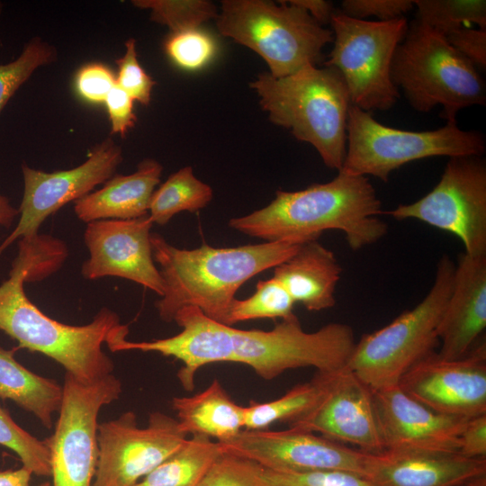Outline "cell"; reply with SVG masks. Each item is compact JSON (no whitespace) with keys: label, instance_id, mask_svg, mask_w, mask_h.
Segmentation results:
<instances>
[{"label":"cell","instance_id":"obj_23","mask_svg":"<svg viewBox=\"0 0 486 486\" xmlns=\"http://www.w3.org/2000/svg\"><path fill=\"white\" fill-rule=\"evenodd\" d=\"M163 167L155 159L141 161L130 175L113 176L97 191L74 202L76 217L86 223L100 220H131L148 215L151 196Z\"/></svg>","mask_w":486,"mask_h":486},{"label":"cell","instance_id":"obj_50","mask_svg":"<svg viewBox=\"0 0 486 486\" xmlns=\"http://www.w3.org/2000/svg\"><path fill=\"white\" fill-rule=\"evenodd\" d=\"M460 486H464V484H463V485H460Z\"/></svg>","mask_w":486,"mask_h":486},{"label":"cell","instance_id":"obj_15","mask_svg":"<svg viewBox=\"0 0 486 486\" xmlns=\"http://www.w3.org/2000/svg\"><path fill=\"white\" fill-rule=\"evenodd\" d=\"M218 443L222 453L246 458L264 468L285 472L341 471L364 477L368 454L293 428L242 429L233 437Z\"/></svg>","mask_w":486,"mask_h":486},{"label":"cell","instance_id":"obj_7","mask_svg":"<svg viewBox=\"0 0 486 486\" xmlns=\"http://www.w3.org/2000/svg\"><path fill=\"white\" fill-rule=\"evenodd\" d=\"M455 265L445 255L425 298L387 326L356 343L346 368L373 391L399 384L414 364L434 352L437 328L450 297Z\"/></svg>","mask_w":486,"mask_h":486},{"label":"cell","instance_id":"obj_24","mask_svg":"<svg viewBox=\"0 0 486 486\" xmlns=\"http://www.w3.org/2000/svg\"><path fill=\"white\" fill-rule=\"evenodd\" d=\"M342 268L334 253L318 240L302 244L287 260L274 268L273 277L287 290L294 302L319 311L336 303L335 290Z\"/></svg>","mask_w":486,"mask_h":486},{"label":"cell","instance_id":"obj_1","mask_svg":"<svg viewBox=\"0 0 486 486\" xmlns=\"http://www.w3.org/2000/svg\"><path fill=\"white\" fill-rule=\"evenodd\" d=\"M382 202L370 179L338 171L324 184L303 190L275 193L264 208L233 218L229 226L245 235L266 241L318 240L323 231L340 230L352 250L382 239L388 231L380 219Z\"/></svg>","mask_w":486,"mask_h":486},{"label":"cell","instance_id":"obj_2","mask_svg":"<svg viewBox=\"0 0 486 486\" xmlns=\"http://www.w3.org/2000/svg\"><path fill=\"white\" fill-rule=\"evenodd\" d=\"M18 247L9 276L0 284V330L15 339L20 348L51 358L83 383L112 374L114 364L103 345L126 338L128 326L106 307L81 326L65 324L43 313L24 291V283L40 262V248L24 239L19 240Z\"/></svg>","mask_w":486,"mask_h":486},{"label":"cell","instance_id":"obj_33","mask_svg":"<svg viewBox=\"0 0 486 486\" xmlns=\"http://www.w3.org/2000/svg\"><path fill=\"white\" fill-rule=\"evenodd\" d=\"M0 446L14 452L22 466L37 476H50V453L46 440L20 427L9 412L0 406Z\"/></svg>","mask_w":486,"mask_h":486},{"label":"cell","instance_id":"obj_25","mask_svg":"<svg viewBox=\"0 0 486 486\" xmlns=\"http://www.w3.org/2000/svg\"><path fill=\"white\" fill-rule=\"evenodd\" d=\"M171 406L179 428L187 436L203 435L222 442L244 428V407L230 398L217 379L193 396L174 397Z\"/></svg>","mask_w":486,"mask_h":486},{"label":"cell","instance_id":"obj_21","mask_svg":"<svg viewBox=\"0 0 486 486\" xmlns=\"http://www.w3.org/2000/svg\"><path fill=\"white\" fill-rule=\"evenodd\" d=\"M486 474V458L459 453L383 450L368 453L364 477L371 486H460Z\"/></svg>","mask_w":486,"mask_h":486},{"label":"cell","instance_id":"obj_12","mask_svg":"<svg viewBox=\"0 0 486 486\" xmlns=\"http://www.w3.org/2000/svg\"><path fill=\"white\" fill-rule=\"evenodd\" d=\"M386 214L453 233L471 256L486 255V164L482 156L450 158L437 184Z\"/></svg>","mask_w":486,"mask_h":486},{"label":"cell","instance_id":"obj_26","mask_svg":"<svg viewBox=\"0 0 486 486\" xmlns=\"http://www.w3.org/2000/svg\"><path fill=\"white\" fill-rule=\"evenodd\" d=\"M62 396L63 387L56 381L30 371L14 358V350L0 347L1 400H12L50 428Z\"/></svg>","mask_w":486,"mask_h":486},{"label":"cell","instance_id":"obj_39","mask_svg":"<svg viewBox=\"0 0 486 486\" xmlns=\"http://www.w3.org/2000/svg\"><path fill=\"white\" fill-rule=\"evenodd\" d=\"M413 8L411 0H344L339 11L355 19L374 16L377 21L385 22L404 17Z\"/></svg>","mask_w":486,"mask_h":486},{"label":"cell","instance_id":"obj_40","mask_svg":"<svg viewBox=\"0 0 486 486\" xmlns=\"http://www.w3.org/2000/svg\"><path fill=\"white\" fill-rule=\"evenodd\" d=\"M116 85V76L105 65L93 62L82 67L76 76V87L82 98L92 103L104 102Z\"/></svg>","mask_w":486,"mask_h":486},{"label":"cell","instance_id":"obj_9","mask_svg":"<svg viewBox=\"0 0 486 486\" xmlns=\"http://www.w3.org/2000/svg\"><path fill=\"white\" fill-rule=\"evenodd\" d=\"M329 24L334 44L324 66L340 72L351 104L368 112L393 107L400 92L392 80L391 66L408 31L407 19L359 20L336 10Z\"/></svg>","mask_w":486,"mask_h":486},{"label":"cell","instance_id":"obj_37","mask_svg":"<svg viewBox=\"0 0 486 486\" xmlns=\"http://www.w3.org/2000/svg\"><path fill=\"white\" fill-rule=\"evenodd\" d=\"M259 469L253 461L222 453L198 486H262Z\"/></svg>","mask_w":486,"mask_h":486},{"label":"cell","instance_id":"obj_44","mask_svg":"<svg viewBox=\"0 0 486 486\" xmlns=\"http://www.w3.org/2000/svg\"><path fill=\"white\" fill-rule=\"evenodd\" d=\"M292 4L305 10L318 23H330L336 9L331 2L323 0H289Z\"/></svg>","mask_w":486,"mask_h":486},{"label":"cell","instance_id":"obj_34","mask_svg":"<svg viewBox=\"0 0 486 486\" xmlns=\"http://www.w3.org/2000/svg\"><path fill=\"white\" fill-rule=\"evenodd\" d=\"M169 59L185 71H198L215 58L218 45L211 33L201 27L171 32L164 42Z\"/></svg>","mask_w":486,"mask_h":486},{"label":"cell","instance_id":"obj_45","mask_svg":"<svg viewBox=\"0 0 486 486\" xmlns=\"http://www.w3.org/2000/svg\"><path fill=\"white\" fill-rule=\"evenodd\" d=\"M32 472L25 467L0 472V486H31Z\"/></svg>","mask_w":486,"mask_h":486},{"label":"cell","instance_id":"obj_47","mask_svg":"<svg viewBox=\"0 0 486 486\" xmlns=\"http://www.w3.org/2000/svg\"><path fill=\"white\" fill-rule=\"evenodd\" d=\"M464 486H486V474L475 477L464 484Z\"/></svg>","mask_w":486,"mask_h":486},{"label":"cell","instance_id":"obj_35","mask_svg":"<svg viewBox=\"0 0 486 486\" xmlns=\"http://www.w3.org/2000/svg\"><path fill=\"white\" fill-rule=\"evenodd\" d=\"M57 53L53 46L40 39L31 40L20 56L0 65V113L7 102L40 67L53 62Z\"/></svg>","mask_w":486,"mask_h":486},{"label":"cell","instance_id":"obj_30","mask_svg":"<svg viewBox=\"0 0 486 486\" xmlns=\"http://www.w3.org/2000/svg\"><path fill=\"white\" fill-rule=\"evenodd\" d=\"M414 6L416 20L444 38L471 23L486 29L485 0H415Z\"/></svg>","mask_w":486,"mask_h":486},{"label":"cell","instance_id":"obj_42","mask_svg":"<svg viewBox=\"0 0 486 486\" xmlns=\"http://www.w3.org/2000/svg\"><path fill=\"white\" fill-rule=\"evenodd\" d=\"M104 102L111 122V132L124 136L130 129L134 127L137 120L133 112L134 100L115 85Z\"/></svg>","mask_w":486,"mask_h":486},{"label":"cell","instance_id":"obj_31","mask_svg":"<svg viewBox=\"0 0 486 486\" xmlns=\"http://www.w3.org/2000/svg\"><path fill=\"white\" fill-rule=\"evenodd\" d=\"M294 301L274 277L260 280L255 292L244 300L235 299L230 308L227 325L256 319L289 318L292 314Z\"/></svg>","mask_w":486,"mask_h":486},{"label":"cell","instance_id":"obj_43","mask_svg":"<svg viewBox=\"0 0 486 486\" xmlns=\"http://www.w3.org/2000/svg\"><path fill=\"white\" fill-rule=\"evenodd\" d=\"M458 453L468 458H486V414L468 419L460 436Z\"/></svg>","mask_w":486,"mask_h":486},{"label":"cell","instance_id":"obj_14","mask_svg":"<svg viewBox=\"0 0 486 486\" xmlns=\"http://www.w3.org/2000/svg\"><path fill=\"white\" fill-rule=\"evenodd\" d=\"M122 161V148L108 139L97 145L84 163L71 169L50 173L22 164L20 218L0 245V256L15 240L37 236L45 220L68 202H76L105 183Z\"/></svg>","mask_w":486,"mask_h":486},{"label":"cell","instance_id":"obj_28","mask_svg":"<svg viewBox=\"0 0 486 486\" xmlns=\"http://www.w3.org/2000/svg\"><path fill=\"white\" fill-rule=\"evenodd\" d=\"M333 374L317 373L310 381L293 386L278 399L250 401L244 407L243 429H266L275 422L289 424L302 417L324 396Z\"/></svg>","mask_w":486,"mask_h":486},{"label":"cell","instance_id":"obj_32","mask_svg":"<svg viewBox=\"0 0 486 486\" xmlns=\"http://www.w3.org/2000/svg\"><path fill=\"white\" fill-rule=\"evenodd\" d=\"M132 4L150 11V20L167 26L171 32L198 28L216 19L217 6L206 0H134Z\"/></svg>","mask_w":486,"mask_h":486},{"label":"cell","instance_id":"obj_41","mask_svg":"<svg viewBox=\"0 0 486 486\" xmlns=\"http://www.w3.org/2000/svg\"><path fill=\"white\" fill-rule=\"evenodd\" d=\"M445 39L478 70H485L486 29L463 27L448 34Z\"/></svg>","mask_w":486,"mask_h":486},{"label":"cell","instance_id":"obj_4","mask_svg":"<svg viewBox=\"0 0 486 486\" xmlns=\"http://www.w3.org/2000/svg\"><path fill=\"white\" fill-rule=\"evenodd\" d=\"M249 86L274 124L289 130L296 140L310 144L328 167L341 169L352 104L337 68L306 65L282 77L265 72Z\"/></svg>","mask_w":486,"mask_h":486},{"label":"cell","instance_id":"obj_3","mask_svg":"<svg viewBox=\"0 0 486 486\" xmlns=\"http://www.w3.org/2000/svg\"><path fill=\"white\" fill-rule=\"evenodd\" d=\"M150 243L165 285L163 296L156 302L159 318L173 322L180 309L193 306L226 325L239 287L287 260L303 244L277 240L236 248L202 244L184 249L174 247L158 233H151Z\"/></svg>","mask_w":486,"mask_h":486},{"label":"cell","instance_id":"obj_36","mask_svg":"<svg viewBox=\"0 0 486 486\" xmlns=\"http://www.w3.org/2000/svg\"><path fill=\"white\" fill-rule=\"evenodd\" d=\"M262 486H371L363 476L341 471L285 472L260 466Z\"/></svg>","mask_w":486,"mask_h":486},{"label":"cell","instance_id":"obj_17","mask_svg":"<svg viewBox=\"0 0 486 486\" xmlns=\"http://www.w3.org/2000/svg\"><path fill=\"white\" fill-rule=\"evenodd\" d=\"M148 215L131 220L86 223L84 242L89 257L82 264L85 279L114 276L137 283L163 296L165 285L155 265Z\"/></svg>","mask_w":486,"mask_h":486},{"label":"cell","instance_id":"obj_19","mask_svg":"<svg viewBox=\"0 0 486 486\" xmlns=\"http://www.w3.org/2000/svg\"><path fill=\"white\" fill-rule=\"evenodd\" d=\"M373 396L384 450L458 453L468 418L436 412L399 385Z\"/></svg>","mask_w":486,"mask_h":486},{"label":"cell","instance_id":"obj_10","mask_svg":"<svg viewBox=\"0 0 486 486\" xmlns=\"http://www.w3.org/2000/svg\"><path fill=\"white\" fill-rule=\"evenodd\" d=\"M233 363L244 364L265 380L290 369L313 367L320 374L345 368L356 343L347 324L332 322L306 332L292 314L271 330L231 327Z\"/></svg>","mask_w":486,"mask_h":486},{"label":"cell","instance_id":"obj_48","mask_svg":"<svg viewBox=\"0 0 486 486\" xmlns=\"http://www.w3.org/2000/svg\"><path fill=\"white\" fill-rule=\"evenodd\" d=\"M39 486H51V483L46 482H43V483L40 484Z\"/></svg>","mask_w":486,"mask_h":486},{"label":"cell","instance_id":"obj_18","mask_svg":"<svg viewBox=\"0 0 486 486\" xmlns=\"http://www.w3.org/2000/svg\"><path fill=\"white\" fill-rule=\"evenodd\" d=\"M289 428L320 433L341 444L375 454L384 450L373 390L346 367L334 373L320 402Z\"/></svg>","mask_w":486,"mask_h":486},{"label":"cell","instance_id":"obj_6","mask_svg":"<svg viewBox=\"0 0 486 486\" xmlns=\"http://www.w3.org/2000/svg\"><path fill=\"white\" fill-rule=\"evenodd\" d=\"M215 20L221 35L258 54L275 77L316 65L334 40L331 30L290 1L223 0Z\"/></svg>","mask_w":486,"mask_h":486},{"label":"cell","instance_id":"obj_8","mask_svg":"<svg viewBox=\"0 0 486 486\" xmlns=\"http://www.w3.org/2000/svg\"><path fill=\"white\" fill-rule=\"evenodd\" d=\"M482 133L446 123L434 130L395 129L377 122L371 112L351 104L346 122V150L339 171L372 176L387 182L394 170L410 162L433 157L482 156Z\"/></svg>","mask_w":486,"mask_h":486},{"label":"cell","instance_id":"obj_5","mask_svg":"<svg viewBox=\"0 0 486 486\" xmlns=\"http://www.w3.org/2000/svg\"><path fill=\"white\" fill-rule=\"evenodd\" d=\"M391 76L417 112L442 105L446 123H456L462 109L486 104L485 81L476 67L416 19L394 51Z\"/></svg>","mask_w":486,"mask_h":486},{"label":"cell","instance_id":"obj_13","mask_svg":"<svg viewBox=\"0 0 486 486\" xmlns=\"http://www.w3.org/2000/svg\"><path fill=\"white\" fill-rule=\"evenodd\" d=\"M176 418L160 411L139 428L126 411L97 427V463L92 486H134L186 440Z\"/></svg>","mask_w":486,"mask_h":486},{"label":"cell","instance_id":"obj_16","mask_svg":"<svg viewBox=\"0 0 486 486\" xmlns=\"http://www.w3.org/2000/svg\"><path fill=\"white\" fill-rule=\"evenodd\" d=\"M398 385L438 413L468 418L486 414L485 343L457 359H444L434 351L405 373Z\"/></svg>","mask_w":486,"mask_h":486},{"label":"cell","instance_id":"obj_11","mask_svg":"<svg viewBox=\"0 0 486 486\" xmlns=\"http://www.w3.org/2000/svg\"><path fill=\"white\" fill-rule=\"evenodd\" d=\"M63 396L50 453L51 486H92L97 463V427L101 409L118 400L122 382L112 374L92 383L65 375Z\"/></svg>","mask_w":486,"mask_h":486},{"label":"cell","instance_id":"obj_27","mask_svg":"<svg viewBox=\"0 0 486 486\" xmlns=\"http://www.w3.org/2000/svg\"><path fill=\"white\" fill-rule=\"evenodd\" d=\"M221 454L217 441L203 435H192L134 486H198Z\"/></svg>","mask_w":486,"mask_h":486},{"label":"cell","instance_id":"obj_38","mask_svg":"<svg viewBox=\"0 0 486 486\" xmlns=\"http://www.w3.org/2000/svg\"><path fill=\"white\" fill-rule=\"evenodd\" d=\"M115 62L118 67L116 85L134 101L148 105L156 82L139 63L135 39L125 42V53Z\"/></svg>","mask_w":486,"mask_h":486},{"label":"cell","instance_id":"obj_22","mask_svg":"<svg viewBox=\"0 0 486 486\" xmlns=\"http://www.w3.org/2000/svg\"><path fill=\"white\" fill-rule=\"evenodd\" d=\"M486 327V255L463 253L455 265L452 292L437 328L444 359L464 356Z\"/></svg>","mask_w":486,"mask_h":486},{"label":"cell","instance_id":"obj_49","mask_svg":"<svg viewBox=\"0 0 486 486\" xmlns=\"http://www.w3.org/2000/svg\"><path fill=\"white\" fill-rule=\"evenodd\" d=\"M2 12V4L0 3V14Z\"/></svg>","mask_w":486,"mask_h":486},{"label":"cell","instance_id":"obj_46","mask_svg":"<svg viewBox=\"0 0 486 486\" xmlns=\"http://www.w3.org/2000/svg\"><path fill=\"white\" fill-rule=\"evenodd\" d=\"M19 214V210L14 208L7 197L0 194V228H8Z\"/></svg>","mask_w":486,"mask_h":486},{"label":"cell","instance_id":"obj_29","mask_svg":"<svg viewBox=\"0 0 486 486\" xmlns=\"http://www.w3.org/2000/svg\"><path fill=\"white\" fill-rule=\"evenodd\" d=\"M212 197V187L198 179L191 166H184L169 176L154 191L148 215L153 224L165 225L181 212L202 210Z\"/></svg>","mask_w":486,"mask_h":486},{"label":"cell","instance_id":"obj_20","mask_svg":"<svg viewBox=\"0 0 486 486\" xmlns=\"http://www.w3.org/2000/svg\"><path fill=\"white\" fill-rule=\"evenodd\" d=\"M182 330L172 337L132 342L126 338L108 345L112 352L138 350L156 352L182 362L177 378L187 392L194 388L197 371L213 363L232 362L231 327L207 317L193 306L180 309L174 320Z\"/></svg>","mask_w":486,"mask_h":486}]
</instances>
